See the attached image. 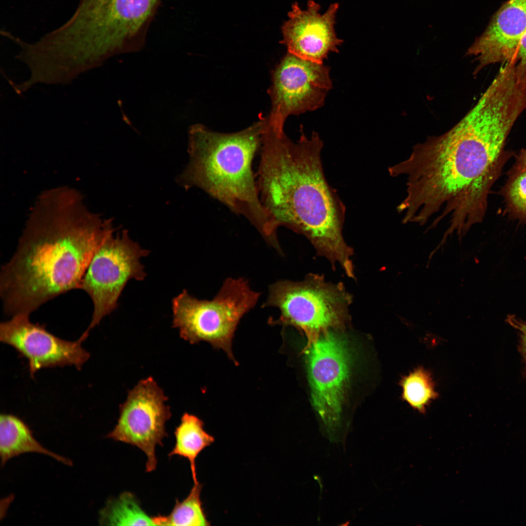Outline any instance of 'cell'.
Listing matches in <instances>:
<instances>
[{
    "mask_svg": "<svg viewBox=\"0 0 526 526\" xmlns=\"http://www.w3.org/2000/svg\"><path fill=\"white\" fill-rule=\"evenodd\" d=\"M521 114L506 96L486 92L452 128L414 146L389 168L405 178L406 195L397 210L406 223L435 226L450 218L451 230L468 232L482 221L489 189L504 163V147Z\"/></svg>",
    "mask_w": 526,
    "mask_h": 526,
    "instance_id": "cell-1",
    "label": "cell"
},
{
    "mask_svg": "<svg viewBox=\"0 0 526 526\" xmlns=\"http://www.w3.org/2000/svg\"><path fill=\"white\" fill-rule=\"evenodd\" d=\"M113 228L89 211L76 191L40 195L15 253L2 266L0 297L8 316L30 315L45 302L80 289L91 260Z\"/></svg>",
    "mask_w": 526,
    "mask_h": 526,
    "instance_id": "cell-2",
    "label": "cell"
},
{
    "mask_svg": "<svg viewBox=\"0 0 526 526\" xmlns=\"http://www.w3.org/2000/svg\"><path fill=\"white\" fill-rule=\"evenodd\" d=\"M322 147L317 132L308 138L301 131L294 143L284 132L266 127L262 136L257 188L277 228L283 226L304 236L333 269L338 263L353 278L354 249L342 235L345 208L325 178Z\"/></svg>",
    "mask_w": 526,
    "mask_h": 526,
    "instance_id": "cell-3",
    "label": "cell"
},
{
    "mask_svg": "<svg viewBox=\"0 0 526 526\" xmlns=\"http://www.w3.org/2000/svg\"><path fill=\"white\" fill-rule=\"evenodd\" d=\"M266 118L239 132H213L201 125L189 131V162L178 178L186 189L198 187L246 218L270 245L278 228L260 200L252 162L261 147Z\"/></svg>",
    "mask_w": 526,
    "mask_h": 526,
    "instance_id": "cell-4",
    "label": "cell"
},
{
    "mask_svg": "<svg viewBox=\"0 0 526 526\" xmlns=\"http://www.w3.org/2000/svg\"><path fill=\"white\" fill-rule=\"evenodd\" d=\"M161 1L79 0L56 33L73 48L98 58L137 50Z\"/></svg>",
    "mask_w": 526,
    "mask_h": 526,
    "instance_id": "cell-5",
    "label": "cell"
},
{
    "mask_svg": "<svg viewBox=\"0 0 526 526\" xmlns=\"http://www.w3.org/2000/svg\"><path fill=\"white\" fill-rule=\"evenodd\" d=\"M353 296L342 282L309 273L300 282L280 280L270 284L262 307H274L279 318L270 323L290 325L303 332L307 345L330 331H343L351 320Z\"/></svg>",
    "mask_w": 526,
    "mask_h": 526,
    "instance_id": "cell-6",
    "label": "cell"
},
{
    "mask_svg": "<svg viewBox=\"0 0 526 526\" xmlns=\"http://www.w3.org/2000/svg\"><path fill=\"white\" fill-rule=\"evenodd\" d=\"M261 295L241 277L226 279L211 300L198 299L184 289L172 301L173 327L189 343L206 341L236 362L232 351L234 333Z\"/></svg>",
    "mask_w": 526,
    "mask_h": 526,
    "instance_id": "cell-7",
    "label": "cell"
},
{
    "mask_svg": "<svg viewBox=\"0 0 526 526\" xmlns=\"http://www.w3.org/2000/svg\"><path fill=\"white\" fill-rule=\"evenodd\" d=\"M114 231L108 233L95 252L81 282L80 289L88 294L94 305L91 321L85 331L88 334L117 307L127 282L132 279L143 281L147 275L140 259L150 251L131 239L127 230L115 237Z\"/></svg>",
    "mask_w": 526,
    "mask_h": 526,
    "instance_id": "cell-8",
    "label": "cell"
},
{
    "mask_svg": "<svg viewBox=\"0 0 526 526\" xmlns=\"http://www.w3.org/2000/svg\"><path fill=\"white\" fill-rule=\"evenodd\" d=\"M272 78L269 90L272 109L267 123L277 132H283L288 116L322 106L332 88L329 67L289 53L277 67Z\"/></svg>",
    "mask_w": 526,
    "mask_h": 526,
    "instance_id": "cell-9",
    "label": "cell"
},
{
    "mask_svg": "<svg viewBox=\"0 0 526 526\" xmlns=\"http://www.w3.org/2000/svg\"><path fill=\"white\" fill-rule=\"evenodd\" d=\"M341 332L322 334L303 351L313 406L324 424L331 427L339 420L350 375L349 350Z\"/></svg>",
    "mask_w": 526,
    "mask_h": 526,
    "instance_id": "cell-10",
    "label": "cell"
},
{
    "mask_svg": "<svg viewBox=\"0 0 526 526\" xmlns=\"http://www.w3.org/2000/svg\"><path fill=\"white\" fill-rule=\"evenodd\" d=\"M167 400L152 377L141 380L129 391L126 401L120 406L117 424L107 437L137 447L146 455L147 472L154 470L157 459L155 449L163 446L168 435L165 428L170 417Z\"/></svg>",
    "mask_w": 526,
    "mask_h": 526,
    "instance_id": "cell-11",
    "label": "cell"
},
{
    "mask_svg": "<svg viewBox=\"0 0 526 526\" xmlns=\"http://www.w3.org/2000/svg\"><path fill=\"white\" fill-rule=\"evenodd\" d=\"M29 316L19 314L0 325V339L16 349L28 359L31 376L38 370L48 367L74 365L80 370L90 357L81 346L88 336L70 341L49 333L43 325L35 324Z\"/></svg>",
    "mask_w": 526,
    "mask_h": 526,
    "instance_id": "cell-12",
    "label": "cell"
},
{
    "mask_svg": "<svg viewBox=\"0 0 526 526\" xmlns=\"http://www.w3.org/2000/svg\"><path fill=\"white\" fill-rule=\"evenodd\" d=\"M338 8V3H333L321 14L319 4L314 0L308 1L304 10L297 2L293 3L289 19L282 28V42L288 53L320 64L330 52L338 53V47L343 42L337 37L334 28Z\"/></svg>",
    "mask_w": 526,
    "mask_h": 526,
    "instance_id": "cell-13",
    "label": "cell"
},
{
    "mask_svg": "<svg viewBox=\"0 0 526 526\" xmlns=\"http://www.w3.org/2000/svg\"><path fill=\"white\" fill-rule=\"evenodd\" d=\"M526 32V0H508L467 51L477 62L474 73L489 64L512 60Z\"/></svg>",
    "mask_w": 526,
    "mask_h": 526,
    "instance_id": "cell-14",
    "label": "cell"
},
{
    "mask_svg": "<svg viewBox=\"0 0 526 526\" xmlns=\"http://www.w3.org/2000/svg\"><path fill=\"white\" fill-rule=\"evenodd\" d=\"M37 452L47 455L68 466L71 460L43 447L33 436L29 427L16 416L1 414L0 416V455L1 465L10 459L24 453Z\"/></svg>",
    "mask_w": 526,
    "mask_h": 526,
    "instance_id": "cell-15",
    "label": "cell"
},
{
    "mask_svg": "<svg viewBox=\"0 0 526 526\" xmlns=\"http://www.w3.org/2000/svg\"><path fill=\"white\" fill-rule=\"evenodd\" d=\"M174 434L176 442L169 456L177 455L187 458L190 463L194 484L197 480L196 459L199 453L215 441L214 437L204 429V423L198 417L185 413Z\"/></svg>",
    "mask_w": 526,
    "mask_h": 526,
    "instance_id": "cell-16",
    "label": "cell"
},
{
    "mask_svg": "<svg viewBox=\"0 0 526 526\" xmlns=\"http://www.w3.org/2000/svg\"><path fill=\"white\" fill-rule=\"evenodd\" d=\"M99 523L102 525L155 526L153 517L141 508L135 496L124 492L116 499L110 500L100 511Z\"/></svg>",
    "mask_w": 526,
    "mask_h": 526,
    "instance_id": "cell-17",
    "label": "cell"
},
{
    "mask_svg": "<svg viewBox=\"0 0 526 526\" xmlns=\"http://www.w3.org/2000/svg\"><path fill=\"white\" fill-rule=\"evenodd\" d=\"M203 485L194 484L189 494L183 501L176 500L172 511L168 516L153 517L155 526H200L210 523L204 512L200 493Z\"/></svg>",
    "mask_w": 526,
    "mask_h": 526,
    "instance_id": "cell-18",
    "label": "cell"
},
{
    "mask_svg": "<svg viewBox=\"0 0 526 526\" xmlns=\"http://www.w3.org/2000/svg\"><path fill=\"white\" fill-rule=\"evenodd\" d=\"M400 384L403 390L402 398L422 413H425L426 407L438 395L431 375L421 367L403 377Z\"/></svg>",
    "mask_w": 526,
    "mask_h": 526,
    "instance_id": "cell-19",
    "label": "cell"
},
{
    "mask_svg": "<svg viewBox=\"0 0 526 526\" xmlns=\"http://www.w3.org/2000/svg\"><path fill=\"white\" fill-rule=\"evenodd\" d=\"M503 195L510 214L526 222V169L513 168Z\"/></svg>",
    "mask_w": 526,
    "mask_h": 526,
    "instance_id": "cell-20",
    "label": "cell"
},
{
    "mask_svg": "<svg viewBox=\"0 0 526 526\" xmlns=\"http://www.w3.org/2000/svg\"><path fill=\"white\" fill-rule=\"evenodd\" d=\"M507 322L518 331L520 336L519 351L525 363L526 370V322L517 319L513 315H509Z\"/></svg>",
    "mask_w": 526,
    "mask_h": 526,
    "instance_id": "cell-21",
    "label": "cell"
},
{
    "mask_svg": "<svg viewBox=\"0 0 526 526\" xmlns=\"http://www.w3.org/2000/svg\"><path fill=\"white\" fill-rule=\"evenodd\" d=\"M517 71L526 76V32L522 37L513 59Z\"/></svg>",
    "mask_w": 526,
    "mask_h": 526,
    "instance_id": "cell-22",
    "label": "cell"
},
{
    "mask_svg": "<svg viewBox=\"0 0 526 526\" xmlns=\"http://www.w3.org/2000/svg\"><path fill=\"white\" fill-rule=\"evenodd\" d=\"M513 168L519 169H526V150L521 152Z\"/></svg>",
    "mask_w": 526,
    "mask_h": 526,
    "instance_id": "cell-23",
    "label": "cell"
}]
</instances>
